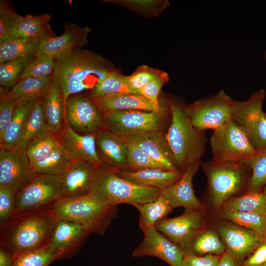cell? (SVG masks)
<instances>
[{
    "mask_svg": "<svg viewBox=\"0 0 266 266\" xmlns=\"http://www.w3.org/2000/svg\"><path fill=\"white\" fill-rule=\"evenodd\" d=\"M52 206L14 211L0 226V247L14 256L48 246L57 220Z\"/></svg>",
    "mask_w": 266,
    "mask_h": 266,
    "instance_id": "cell-1",
    "label": "cell"
},
{
    "mask_svg": "<svg viewBox=\"0 0 266 266\" xmlns=\"http://www.w3.org/2000/svg\"><path fill=\"white\" fill-rule=\"evenodd\" d=\"M53 76L62 88L65 101L70 96L92 91L112 71L101 56L80 49L55 58Z\"/></svg>",
    "mask_w": 266,
    "mask_h": 266,
    "instance_id": "cell-2",
    "label": "cell"
},
{
    "mask_svg": "<svg viewBox=\"0 0 266 266\" xmlns=\"http://www.w3.org/2000/svg\"><path fill=\"white\" fill-rule=\"evenodd\" d=\"M171 120L165 135L175 165L182 172L191 165L200 162L205 152L204 131L194 127L186 107L173 100L168 101Z\"/></svg>",
    "mask_w": 266,
    "mask_h": 266,
    "instance_id": "cell-3",
    "label": "cell"
},
{
    "mask_svg": "<svg viewBox=\"0 0 266 266\" xmlns=\"http://www.w3.org/2000/svg\"><path fill=\"white\" fill-rule=\"evenodd\" d=\"M161 194L160 189L135 184L120 177L115 170L99 166L89 195L104 205L117 206L147 202Z\"/></svg>",
    "mask_w": 266,
    "mask_h": 266,
    "instance_id": "cell-4",
    "label": "cell"
},
{
    "mask_svg": "<svg viewBox=\"0 0 266 266\" xmlns=\"http://www.w3.org/2000/svg\"><path fill=\"white\" fill-rule=\"evenodd\" d=\"M200 165L207 177L211 201L216 210L236 197L244 187L247 188L251 169L248 162L212 159Z\"/></svg>",
    "mask_w": 266,
    "mask_h": 266,
    "instance_id": "cell-5",
    "label": "cell"
},
{
    "mask_svg": "<svg viewBox=\"0 0 266 266\" xmlns=\"http://www.w3.org/2000/svg\"><path fill=\"white\" fill-rule=\"evenodd\" d=\"M57 219L78 223L90 233L103 235L117 215V206L104 205L89 195L61 198L52 206Z\"/></svg>",
    "mask_w": 266,
    "mask_h": 266,
    "instance_id": "cell-6",
    "label": "cell"
},
{
    "mask_svg": "<svg viewBox=\"0 0 266 266\" xmlns=\"http://www.w3.org/2000/svg\"><path fill=\"white\" fill-rule=\"evenodd\" d=\"M165 113L138 110H115L102 115V128L126 137L160 132Z\"/></svg>",
    "mask_w": 266,
    "mask_h": 266,
    "instance_id": "cell-7",
    "label": "cell"
},
{
    "mask_svg": "<svg viewBox=\"0 0 266 266\" xmlns=\"http://www.w3.org/2000/svg\"><path fill=\"white\" fill-rule=\"evenodd\" d=\"M213 159L229 162H247L256 150L247 135L232 118L213 131L210 138Z\"/></svg>",
    "mask_w": 266,
    "mask_h": 266,
    "instance_id": "cell-8",
    "label": "cell"
},
{
    "mask_svg": "<svg viewBox=\"0 0 266 266\" xmlns=\"http://www.w3.org/2000/svg\"><path fill=\"white\" fill-rule=\"evenodd\" d=\"M266 96V91L261 89L246 100H234L233 103L232 119L245 133L256 150L266 146V115L263 110Z\"/></svg>",
    "mask_w": 266,
    "mask_h": 266,
    "instance_id": "cell-9",
    "label": "cell"
},
{
    "mask_svg": "<svg viewBox=\"0 0 266 266\" xmlns=\"http://www.w3.org/2000/svg\"><path fill=\"white\" fill-rule=\"evenodd\" d=\"M233 101L222 90L186 106V109L195 128L203 131H214L232 118Z\"/></svg>",
    "mask_w": 266,
    "mask_h": 266,
    "instance_id": "cell-10",
    "label": "cell"
},
{
    "mask_svg": "<svg viewBox=\"0 0 266 266\" xmlns=\"http://www.w3.org/2000/svg\"><path fill=\"white\" fill-rule=\"evenodd\" d=\"M62 197L59 176L37 174L15 196L14 211H32L52 206Z\"/></svg>",
    "mask_w": 266,
    "mask_h": 266,
    "instance_id": "cell-11",
    "label": "cell"
},
{
    "mask_svg": "<svg viewBox=\"0 0 266 266\" xmlns=\"http://www.w3.org/2000/svg\"><path fill=\"white\" fill-rule=\"evenodd\" d=\"M65 121L82 135L95 134L102 128V116L94 101L77 94L69 96L65 101Z\"/></svg>",
    "mask_w": 266,
    "mask_h": 266,
    "instance_id": "cell-12",
    "label": "cell"
},
{
    "mask_svg": "<svg viewBox=\"0 0 266 266\" xmlns=\"http://www.w3.org/2000/svg\"><path fill=\"white\" fill-rule=\"evenodd\" d=\"M36 174L26 151L0 149V186L8 187L16 194Z\"/></svg>",
    "mask_w": 266,
    "mask_h": 266,
    "instance_id": "cell-13",
    "label": "cell"
},
{
    "mask_svg": "<svg viewBox=\"0 0 266 266\" xmlns=\"http://www.w3.org/2000/svg\"><path fill=\"white\" fill-rule=\"evenodd\" d=\"M144 237L132 253L133 257L152 256L170 266H179L185 255L181 248L155 227L143 231Z\"/></svg>",
    "mask_w": 266,
    "mask_h": 266,
    "instance_id": "cell-14",
    "label": "cell"
},
{
    "mask_svg": "<svg viewBox=\"0 0 266 266\" xmlns=\"http://www.w3.org/2000/svg\"><path fill=\"white\" fill-rule=\"evenodd\" d=\"M204 210L185 209L180 215L165 218L155 228L175 244L179 245L191 235L205 228Z\"/></svg>",
    "mask_w": 266,
    "mask_h": 266,
    "instance_id": "cell-15",
    "label": "cell"
},
{
    "mask_svg": "<svg viewBox=\"0 0 266 266\" xmlns=\"http://www.w3.org/2000/svg\"><path fill=\"white\" fill-rule=\"evenodd\" d=\"M217 231L226 250L241 262L266 241L254 231L229 221L220 225Z\"/></svg>",
    "mask_w": 266,
    "mask_h": 266,
    "instance_id": "cell-16",
    "label": "cell"
},
{
    "mask_svg": "<svg viewBox=\"0 0 266 266\" xmlns=\"http://www.w3.org/2000/svg\"><path fill=\"white\" fill-rule=\"evenodd\" d=\"M96 142L101 166L114 170H128L127 147L122 137L102 128L96 133Z\"/></svg>",
    "mask_w": 266,
    "mask_h": 266,
    "instance_id": "cell-17",
    "label": "cell"
},
{
    "mask_svg": "<svg viewBox=\"0 0 266 266\" xmlns=\"http://www.w3.org/2000/svg\"><path fill=\"white\" fill-rule=\"evenodd\" d=\"M98 166L90 162L73 161L60 176L62 197L74 198L89 195Z\"/></svg>",
    "mask_w": 266,
    "mask_h": 266,
    "instance_id": "cell-18",
    "label": "cell"
},
{
    "mask_svg": "<svg viewBox=\"0 0 266 266\" xmlns=\"http://www.w3.org/2000/svg\"><path fill=\"white\" fill-rule=\"evenodd\" d=\"M200 164L196 162L189 166L177 181L162 191L161 195L173 208L182 206L185 209L204 210V205L195 194L192 184Z\"/></svg>",
    "mask_w": 266,
    "mask_h": 266,
    "instance_id": "cell-19",
    "label": "cell"
},
{
    "mask_svg": "<svg viewBox=\"0 0 266 266\" xmlns=\"http://www.w3.org/2000/svg\"><path fill=\"white\" fill-rule=\"evenodd\" d=\"M90 234L81 224L66 220L57 219L49 246L62 254V259L72 256Z\"/></svg>",
    "mask_w": 266,
    "mask_h": 266,
    "instance_id": "cell-20",
    "label": "cell"
},
{
    "mask_svg": "<svg viewBox=\"0 0 266 266\" xmlns=\"http://www.w3.org/2000/svg\"><path fill=\"white\" fill-rule=\"evenodd\" d=\"M61 145L72 161L82 160L101 166L97 151L96 133L82 135L73 131L65 121L58 136Z\"/></svg>",
    "mask_w": 266,
    "mask_h": 266,
    "instance_id": "cell-21",
    "label": "cell"
},
{
    "mask_svg": "<svg viewBox=\"0 0 266 266\" xmlns=\"http://www.w3.org/2000/svg\"><path fill=\"white\" fill-rule=\"evenodd\" d=\"M89 31L87 27L82 28L74 24L69 25L61 35L44 40L37 54H47L55 59L79 49L88 42Z\"/></svg>",
    "mask_w": 266,
    "mask_h": 266,
    "instance_id": "cell-22",
    "label": "cell"
},
{
    "mask_svg": "<svg viewBox=\"0 0 266 266\" xmlns=\"http://www.w3.org/2000/svg\"><path fill=\"white\" fill-rule=\"evenodd\" d=\"M122 137L137 145L164 170H179L175 165L165 136L160 132Z\"/></svg>",
    "mask_w": 266,
    "mask_h": 266,
    "instance_id": "cell-23",
    "label": "cell"
},
{
    "mask_svg": "<svg viewBox=\"0 0 266 266\" xmlns=\"http://www.w3.org/2000/svg\"><path fill=\"white\" fill-rule=\"evenodd\" d=\"M179 247L185 254L221 256L226 248L217 231L205 228L186 238Z\"/></svg>",
    "mask_w": 266,
    "mask_h": 266,
    "instance_id": "cell-24",
    "label": "cell"
},
{
    "mask_svg": "<svg viewBox=\"0 0 266 266\" xmlns=\"http://www.w3.org/2000/svg\"><path fill=\"white\" fill-rule=\"evenodd\" d=\"M41 100L48 129L59 136L65 123V100L60 84L54 76L48 90Z\"/></svg>",
    "mask_w": 266,
    "mask_h": 266,
    "instance_id": "cell-25",
    "label": "cell"
},
{
    "mask_svg": "<svg viewBox=\"0 0 266 266\" xmlns=\"http://www.w3.org/2000/svg\"><path fill=\"white\" fill-rule=\"evenodd\" d=\"M121 177L144 187L165 189L177 181L183 172L161 169L148 168L138 171L115 170Z\"/></svg>",
    "mask_w": 266,
    "mask_h": 266,
    "instance_id": "cell-26",
    "label": "cell"
},
{
    "mask_svg": "<svg viewBox=\"0 0 266 266\" xmlns=\"http://www.w3.org/2000/svg\"><path fill=\"white\" fill-rule=\"evenodd\" d=\"M93 101L100 112L103 114L112 111L125 110H138L157 112L153 104L147 99L135 94L111 95Z\"/></svg>",
    "mask_w": 266,
    "mask_h": 266,
    "instance_id": "cell-27",
    "label": "cell"
},
{
    "mask_svg": "<svg viewBox=\"0 0 266 266\" xmlns=\"http://www.w3.org/2000/svg\"><path fill=\"white\" fill-rule=\"evenodd\" d=\"M35 101L24 100L17 104L11 121L2 138L0 140V148L6 150L18 149L25 132L31 108Z\"/></svg>",
    "mask_w": 266,
    "mask_h": 266,
    "instance_id": "cell-28",
    "label": "cell"
},
{
    "mask_svg": "<svg viewBox=\"0 0 266 266\" xmlns=\"http://www.w3.org/2000/svg\"><path fill=\"white\" fill-rule=\"evenodd\" d=\"M53 77L20 79L7 92V96L17 104L24 100L41 99L48 90Z\"/></svg>",
    "mask_w": 266,
    "mask_h": 266,
    "instance_id": "cell-29",
    "label": "cell"
},
{
    "mask_svg": "<svg viewBox=\"0 0 266 266\" xmlns=\"http://www.w3.org/2000/svg\"><path fill=\"white\" fill-rule=\"evenodd\" d=\"M139 212V225L142 231L155 227L160 220L166 217L173 208L162 195L155 199L133 205Z\"/></svg>",
    "mask_w": 266,
    "mask_h": 266,
    "instance_id": "cell-30",
    "label": "cell"
},
{
    "mask_svg": "<svg viewBox=\"0 0 266 266\" xmlns=\"http://www.w3.org/2000/svg\"><path fill=\"white\" fill-rule=\"evenodd\" d=\"M43 40L39 38L16 37L0 43V64L37 54Z\"/></svg>",
    "mask_w": 266,
    "mask_h": 266,
    "instance_id": "cell-31",
    "label": "cell"
},
{
    "mask_svg": "<svg viewBox=\"0 0 266 266\" xmlns=\"http://www.w3.org/2000/svg\"><path fill=\"white\" fill-rule=\"evenodd\" d=\"M216 211L222 219L250 229L266 240V214L232 211L223 208Z\"/></svg>",
    "mask_w": 266,
    "mask_h": 266,
    "instance_id": "cell-32",
    "label": "cell"
},
{
    "mask_svg": "<svg viewBox=\"0 0 266 266\" xmlns=\"http://www.w3.org/2000/svg\"><path fill=\"white\" fill-rule=\"evenodd\" d=\"M51 14L22 16L16 30V37L39 38L44 40L54 36L49 22Z\"/></svg>",
    "mask_w": 266,
    "mask_h": 266,
    "instance_id": "cell-33",
    "label": "cell"
},
{
    "mask_svg": "<svg viewBox=\"0 0 266 266\" xmlns=\"http://www.w3.org/2000/svg\"><path fill=\"white\" fill-rule=\"evenodd\" d=\"M49 130L41 100H36L31 108L25 132L18 149L26 151L28 144L33 139L42 135Z\"/></svg>",
    "mask_w": 266,
    "mask_h": 266,
    "instance_id": "cell-34",
    "label": "cell"
},
{
    "mask_svg": "<svg viewBox=\"0 0 266 266\" xmlns=\"http://www.w3.org/2000/svg\"><path fill=\"white\" fill-rule=\"evenodd\" d=\"M221 208L235 211L266 214V195L260 191H247L243 195L232 198Z\"/></svg>",
    "mask_w": 266,
    "mask_h": 266,
    "instance_id": "cell-35",
    "label": "cell"
},
{
    "mask_svg": "<svg viewBox=\"0 0 266 266\" xmlns=\"http://www.w3.org/2000/svg\"><path fill=\"white\" fill-rule=\"evenodd\" d=\"M72 160L60 145L45 158L32 166L37 174L60 176L71 165Z\"/></svg>",
    "mask_w": 266,
    "mask_h": 266,
    "instance_id": "cell-36",
    "label": "cell"
},
{
    "mask_svg": "<svg viewBox=\"0 0 266 266\" xmlns=\"http://www.w3.org/2000/svg\"><path fill=\"white\" fill-rule=\"evenodd\" d=\"M60 259H62L61 253L48 245L14 255L13 266H48Z\"/></svg>",
    "mask_w": 266,
    "mask_h": 266,
    "instance_id": "cell-37",
    "label": "cell"
},
{
    "mask_svg": "<svg viewBox=\"0 0 266 266\" xmlns=\"http://www.w3.org/2000/svg\"><path fill=\"white\" fill-rule=\"evenodd\" d=\"M132 94L141 96L138 91L131 88L126 82L124 75L111 71L97 87L91 91V100L106 96Z\"/></svg>",
    "mask_w": 266,
    "mask_h": 266,
    "instance_id": "cell-38",
    "label": "cell"
},
{
    "mask_svg": "<svg viewBox=\"0 0 266 266\" xmlns=\"http://www.w3.org/2000/svg\"><path fill=\"white\" fill-rule=\"evenodd\" d=\"M61 145L58 135L50 131L33 139L28 145L26 153L32 164L45 158Z\"/></svg>",
    "mask_w": 266,
    "mask_h": 266,
    "instance_id": "cell-39",
    "label": "cell"
},
{
    "mask_svg": "<svg viewBox=\"0 0 266 266\" xmlns=\"http://www.w3.org/2000/svg\"><path fill=\"white\" fill-rule=\"evenodd\" d=\"M36 55L31 54L0 64V86L7 90L13 88L20 79L26 67Z\"/></svg>",
    "mask_w": 266,
    "mask_h": 266,
    "instance_id": "cell-40",
    "label": "cell"
},
{
    "mask_svg": "<svg viewBox=\"0 0 266 266\" xmlns=\"http://www.w3.org/2000/svg\"><path fill=\"white\" fill-rule=\"evenodd\" d=\"M248 163L252 170L247 191H260L266 184V146L256 150Z\"/></svg>",
    "mask_w": 266,
    "mask_h": 266,
    "instance_id": "cell-41",
    "label": "cell"
},
{
    "mask_svg": "<svg viewBox=\"0 0 266 266\" xmlns=\"http://www.w3.org/2000/svg\"><path fill=\"white\" fill-rule=\"evenodd\" d=\"M5 0L0 1V43L16 37L17 25L22 18Z\"/></svg>",
    "mask_w": 266,
    "mask_h": 266,
    "instance_id": "cell-42",
    "label": "cell"
},
{
    "mask_svg": "<svg viewBox=\"0 0 266 266\" xmlns=\"http://www.w3.org/2000/svg\"><path fill=\"white\" fill-rule=\"evenodd\" d=\"M55 66V61L53 57L45 54H36L25 68L19 80L53 75Z\"/></svg>",
    "mask_w": 266,
    "mask_h": 266,
    "instance_id": "cell-43",
    "label": "cell"
},
{
    "mask_svg": "<svg viewBox=\"0 0 266 266\" xmlns=\"http://www.w3.org/2000/svg\"><path fill=\"white\" fill-rule=\"evenodd\" d=\"M122 138L126 142L127 147V162L129 170L138 171L148 168L164 170L161 165L137 145Z\"/></svg>",
    "mask_w": 266,
    "mask_h": 266,
    "instance_id": "cell-44",
    "label": "cell"
},
{
    "mask_svg": "<svg viewBox=\"0 0 266 266\" xmlns=\"http://www.w3.org/2000/svg\"><path fill=\"white\" fill-rule=\"evenodd\" d=\"M168 80L167 74L163 72L159 76L137 90L141 96L145 98L153 104L158 113H165V109L159 105L158 96L163 85Z\"/></svg>",
    "mask_w": 266,
    "mask_h": 266,
    "instance_id": "cell-45",
    "label": "cell"
},
{
    "mask_svg": "<svg viewBox=\"0 0 266 266\" xmlns=\"http://www.w3.org/2000/svg\"><path fill=\"white\" fill-rule=\"evenodd\" d=\"M162 72L144 66H141L131 75L124 76V78L131 88L137 91L159 76Z\"/></svg>",
    "mask_w": 266,
    "mask_h": 266,
    "instance_id": "cell-46",
    "label": "cell"
},
{
    "mask_svg": "<svg viewBox=\"0 0 266 266\" xmlns=\"http://www.w3.org/2000/svg\"><path fill=\"white\" fill-rule=\"evenodd\" d=\"M5 91L0 94V140H1L12 118L17 103L7 96Z\"/></svg>",
    "mask_w": 266,
    "mask_h": 266,
    "instance_id": "cell-47",
    "label": "cell"
},
{
    "mask_svg": "<svg viewBox=\"0 0 266 266\" xmlns=\"http://www.w3.org/2000/svg\"><path fill=\"white\" fill-rule=\"evenodd\" d=\"M15 193L10 188L0 186V226L3 225L14 211Z\"/></svg>",
    "mask_w": 266,
    "mask_h": 266,
    "instance_id": "cell-48",
    "label": "cell"
},
{
    "mask_svg": "<svg viewBox=\"0 0 266 266\" xmlns=\"http://www.w3.org/2000/svg\"><path fill=\"white\" fill-rule=\"evenodd\" d=\"M221 256L185 254L179 266H217Z\"/></svg>",
    "mask_w": 266,
    "mask_h": 266,
    "instance_id": "cell-49",
    "label": "cell"
},
{
    "mask_svg": "<svg viewBox=\"0 0 266 266\" xmlns=\"http://www.w3.org/2000/svg\"><path fill=\"white\" fill-rule=\"evenodd\" d=\"M266 261V240L252 254L246 258L239 266H263Z\"/></svg>",
    "mask_w": 266,
    "mask_h": 266,
    "instance_id": "cell-50",
    "label": "cell"
},
{
    "mask_svg": "<svg viewBox=\"0 0 266 266\" xmlns=\"http://www.w3.org/2000/svg\"><path fill=\"white\" fill-rule=\"evenodd\" d=\"M240 261L229 251H226L221 256L217 266H239Z\"/></svg>",
    "mask_w": 266,
    "mask_h": 266,
    "instance_id": "cell-51",
    "label": "cell"
},
{
    "mask_svg": "<svg viewBox=\"0 0 266 266\" xmlns=\"http://www.w3.org/2000/svg\"><path fill=\"white\" fill-rule=\"evenodd\" d=\"M13 256L0 247V266H13Z\"/></svg>",
    "mask_w": 266,
    "mask_h": 266,
    "instance_id": "cell-52",
    "label": "cell"
},
{
    "mask_svg": "<svg viewBox=\"0 0 266 266\" xmlns=\"http://www.w3.org/2000/svg\"><path fill=\"white\" fill-rule=\"evenodd\" d=\"M129 3L131 5L141 7H151L155 6L157 2L154 0H129L126 3Z\"/></svg>",
    "mask_w": 266,
    "mask_h": 266,
    "instance_id": "cell-53",
    "label": "cell"
},
{
    "mask_svg": "<svg viewBox=\"0 0 266 266\" xmlns=\"http://www.w3.org/2000/svg\"><path fill=\"white\" fill-rule=\"evenodd\" d=\"M263 57L265 61H266V50L264 53Z\"/></svg>",
    "mask_w": 266,
    "mask_h": 266,
    "instance_id": "cell-54",
    "label": "cell"
},
{
    "mask_svg": "<svg viewBox=\"0 0 266 266\" xmlns=\"http://www.w3.org/2000/svg\"><path fill=\"white\" fill-rule=\"evenodd\" d=\"M263 192L266 195V184L265 185L264 189Z\"/></svg>",
    "mask_w": 266,
    "mask_h": 266,
    "instance_id": "cell-55",
    "label": "cell"
},
{
    "mask_svg": "<svg viewBox=\"0 0 266 266\" xmlns=\"http://www.w3.org/2000/svg\"><path fill=\"white\" fill-rule=\"evenodd\" d=\"M263 266H266V261L265 263L263 265Z\"/></svg>",
    "mask_w": 266,
    "mask_h": 266,
    "instance_id": "cell-56",
    "label": "cell"
},
{
    "mask_svg": "<svg viewBox=\"0 0 266 266\" xmlns=\"http://www.w3.org/2000/svg\"><path fill=\"white\" fill-rule=\"evenodd\" d=\"M265 114H266V112H265Z\"/></svg>",
    "mask_w": 266,
    "mask_h": 266,
    "instance_id": "cell-57",
    "label": "cell"
}]
</instances>
